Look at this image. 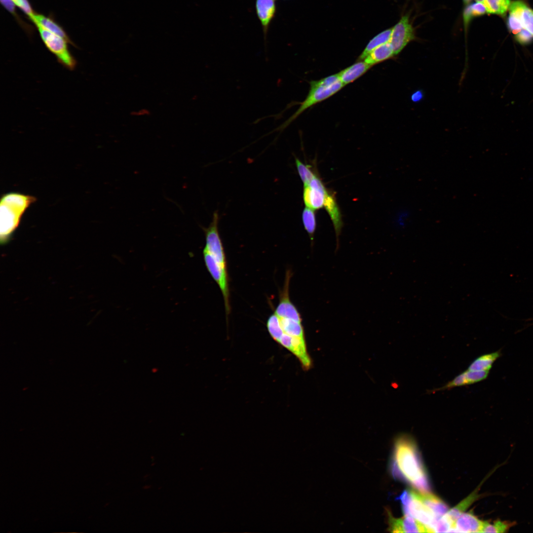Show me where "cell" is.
<instances>
[{
  "mask_svg": "<svg viewBox=\"0 0 533 533\" xmlns=\"http://www.w3.org/2000/svg\"><path fill=\"white\" fill-rule=\"evenodd\" d=\"M484 523L473 513L463 512L456 520L455 527L459 533H481Z\"/></svg>",
  "mask_w": 533,
  "mask_h": 533,
  "instance_id": "obj_13",
  "label": "cell"
},
{
  "mask_svg": "<svg viewBox=\"0 0 533 533\" xmlns=\"http://www.w3.org/2000/svg\"><path fill=\"white\" fill-rule=\"evenodd\" d=\"M411 220V212L408 209H401L396 214L395 221L400 228H404L407 226Z\"/></svg>",
  "mask_w": 533,
  "mask_h": 533,
  "instance_id": "obj_26",
  "label": "cell"
},
{
  "mask_svg": "<svg viewBox=\"0 0 533 533\" xmlns=\"http://www.w3.org/2000/svg\"><path fill=\"white\" fill-rule=\"evenodd\" d=\"M484 4L488 13L504 16L510 5V0H484Z\"/></svg>",
  "mask_w": 533,
  "mask_h": 533,
  "instance_id": "obj_23",
  "label": "cell"
},
{
  "mask_svg": "<svg viewBox=\"0 0 533 533\" xmlns=\"http://www.w3.org/2000/svg\"><path fill=\"white\" fill-rule=\"evenodd\" d=\"M388 530L391 533H432L424 524L410 515L395 518L387 510Z\"/></svg>",
  "mask_w": 533,
  "mask_h": 533,
  "instance_id": "obj_8",
  "label": "cell"
},
{
  "mask_svg": "<svg viewBox=\"0 0 533 533\" xmlns=\"http://www.w3.org/2000/svg\"><path fill=\"white\" fill-rule=\"evenodd\" d=\"M372 67L363 60H358L337 74L342 82L345 85L362 76Z\"/></svg>",
  "mask_w": 533,
  "mask_h": 533,
  "instance_id": "obj_15",
  "label": "cell"
},
{
  "mask_svg": "<svg viewBox=\"0 0 533 533\" xmlns=\"http://www.w3.org/2000/svg\"><path fill=\"white\" fill-rule=\"evenodd\" d=\"M478 491L479 489L477 488L457 505L449 510L445 515L455 524V521L458 517L481 496L479 495Z\"/></svg>",
  "mask_w": 533,
  "mask_h": 533,
  "instance_id": "obj_18",
  "label": "cell"
},
{
  "mask_svg": "<svg viewBox=\"0 0 533 533\" xmlns=\"http://www.w3.org/2000/svg\"><path fill=\"white\" fill-rule=\"evenodd\" d=\"M423 97V94L422 91L418 90L415 92L411 96L412 100L415 102H419Z\"/></svg>",
  "mask_w": 533,
  "mask_h": 533,
  "instance_id": "obj_29",
  "label": "cell"
},
{
  "mask_svg": "<svg viewBox=\"0 0 533 533\" xmlns=\"http://www.w3.org/2000/svg\"><path fill=\"white\" fill-rule=\"evenodd\" d=\"M392 32V27L387 29L370 40L358 58V60H363L369 54L378 46L389 41Z\"/></svg>",
  "mask_w": 533,
  "mask_h": 533,
  "instance_id": "obj_19",
  "label": "cell"
},
{
  "mask_svg": "<svg viewBox=\"0 0 533 533\" xmlns=\"http://www.w3.org/2000/svg\"><path fill=\"white\" fill-rule=\"evenodd\" d=\"M501 356V352L496 351L482 355L475 359L469 365L468 370L471 371H490L493 363Z\"/></svg>",
  "mask_w": 533,
  "mask_h": 533,
  "instance_id": "obj_17",
  "label": "cell"
},
{
  "mask_svg": "<svg viewBox=\"0 0 533 533\" xmlns=\"http://www.w3.org/2000/svg\"><path fill=\"white\" fill-rule=\"evenodd\" d=\"M476 2H482L484 0H475Z\"/></svg>",
  "mask_w": 533,
  "mask_h": 533,
  "instance_id": "obj_31",
  "label": "cell"
},
{
  "mask_svg": "<svg viewBox=\"0 0 533 533\" xmlns=\"http://www.w3.org/2000/svg\"><path fill=\"white\" fill-rule=\"evenodd\" d=\"M517 2L519 15L522 26L533 37V10L521 0H517Z\"/></svg>",
  "mask_w": 533,
  "mask_h": 533,
  "instance_id": "obj_21",
  "label": "cell"
},
{
  "mask_svg": "<svg viewBox=\"0 0 533 533\" xmlns=\"http://www.w3.org/2000/svg\"><path fill=\"white\" fill-rule=\"evenodd\" d=\"M410 491L414 496L429 508L438 518L449 510L448 505L443 500L429 492L424 493L412 490Z\"/></svg>",
  "mask_w": 533,
  "mask_h": 533,
  "instance_id": "obj_11",
  "label": "cell"
},
{
  "mask_svg": "<svg viewBox=\"0 0 533 533\" xmlns=\"http://www.w3.org/2000/svg\"><path fill=\"white\" fill-rule=\"evenodd\" d=\"M489 371H471L467 370L455 377L444 386L429 391L435 393L437 391L449 390L456 387L469 385L485 380L488 376Z\"/></svg>",
  "mask_w": 533,
  "mask_h": 533,
  "instance_id": "obj_9",
  "label": "cell"
},
{
  "mask_svg": "<svg viewBox=\"0 0 533 533\" xmlns=\"http://www.w3.org/2000/svg\"><path fill=\"white\" fill-rule=\"evenodd\" d=\"M327 190L318 176L314 178L309 185L304 186L303 199L306 207L313 210L324 207Z\"/></svg>",
  "mask_w": 533,
  "mask_h": 533,
  "instance_id": "obj_7",
  "label": "cell"
},
{
  "mask_svg": "<svg viewBox=\"0 0 533 533\" xmlns=\"http://www.w3.org/2000/svg\"><path fill=\"white\" fill-rule=\"evenodd\" d=\"M333 223L337 237V246L339 236L343 227L342 215L339 207L333 193L327 190L324 205Z\"/></svg>",
  "mask_w": 533,
  "mask_h": 533,
  "instance_id": "obj_12",
  "label": "cell"
},
{
  "mask_svg": "<svg viewBox=\"0 0 533 533\" xmlns=\"http://www.w3.org/2000/svg\"><path fill=\"white\" fill-rule=\"evenodd\" d=\"M516 524L515 521H502L499 519L495 520L493 523L484 521L481 533H507Z\"/></svg>",
  "mask_w": 533,
  "mask_h": 533,
  "instance_id": "obj_22",
  "label": "cell"
},
{
  "mask_svg": "<svg viewBox=\"0 0 533 533\" xmlns=\"http://www.w3.org/2000/svg\"><path fill=\"white\" fill-rule=\"evenodd\" d=\"M515 38L519 43L522 45H527L532 42L533 37L528 30L523 28L515 34Z\"/></svg>",
  "mask_w": 533,
  "mask_h": 533,
  "instance_id": "obj_27",
  "label": "cell"
},
{
  "mask_svg": "<svg viewBox=\"0 0 533 533\" xmlns=\"http://www.w3.org/2000/svg\"><path fill=\"white\" fill-rule=\"evenodd\" d=\"M391 472L395 478H402L420 492H429L425 471L417 446L411 436L403 434L396 439Z\"/></svg>",
  "mask_w": 533,
  "mask_h": 533,
  "instance_id": "obj_1",
  "label": "cell"
},
{
  "mask_svg": "<svg viewBox=\"0 0 533 533\" xmlns=\"http://www.w3.org/2000/svg\"><path fill=\"white\" fill-rule=\"evenodd\" d=\"M15 4L19 7L29 17L35 13L28 0H12Z\"/></svg>",
  "mask_w": 533,
  "mask_h": 533,
  "instance_id": "obj_28",
  "label": "cell"
},
{
  "mask_svg": "<svg viewBox=\"0 0 533 533\" xmlns=\"http://www.w3.org/2000/svg\"><path fill=\"white\" fill-rule=\"evenodd\" d=\"M486 8L482 2H476L465 6L463 12V21L465 30L470 21L475 17L486 13Z\"/></svg>",
  "mask_w": 533,
  "mask_h": 533,
  "instance_id": "obj_20",
  "label": "cell"
},
{
  "mask_svg": "<svg viewBox=\"0 0 533 533\" xmlns=\"http://www.w3.org/2000/svg\"><path fill=\"white\" fill-rule=\"evenodd\" d=\"M295 162L298 172L304 186L308 185L316 175V173L312 170L309 166L304 164L297 158H295Z\"/></svg>",
  "mask_w": 533,
  "mask_h": 533,
  "instance_id": "obj_25",
  "label": "cell"
},
{
  "mask_svg": "<svg viewBox=\"0 0 533 533\" xmlns=\"http://www.w3.org/2000/svg\"><path fill=\"white\" fill-rule=\"evenodd\" d=\"M398 499L401 501L404 514L411 515L434 533L433 528L438 518L429 508L414 496L410 490L405 491Z\"/></svg>",
  "mask_w": 533,
  "mask_h": 533,
  "instance_id": "obj_5",
  "label": "cell"
},
{
  "mask_svg": "<svg viewBox=\"0 0 533 533\" xmlns=\"http://www.w3.org/2000/svg\"><path fill=\"white\" fill-rule=\"evenodd\" d=\"M462 1H463V3L464 5H465V6H467V5L470 4V2L472 1V0H462Z\"/></svg>",
  "mask_w": 533,
  "mask_h": 533,
  "instance_id": "obj_30",
  "label": "cell"
},
{
  "mask_svg": "<svg viewBox=\"0 0 533 533\" xmlns=\"http://www.w3.org/2000/svg\"><path fill=\"white\" fill-rule=\"evenodd\" d=\"M29 18L36 25L40 26L48 31L64 38L70 44L75 46L63 28L51 17L35 12Z\"/></svg>",
  "mask_w": 533,
  "mask_h": 533,
  "instance_id": "obj_14",
  "label": "cell"
},
{
  "mask_svg": "<svg viewBox=\"0 0 533 533\" xmlns=\"http://www.w3.org/2000/svg\"><path fill=\"white\" fill-rule=\"evenodd\" d=\"M310 87L305 100L289 118L277 127L275 131H282L306 109L324 101L340 91L344 85L338 74L309 82Z\"/></svg>",
  "mask_w": 533,
  "mask_h": 533,
  "instance_id": "obj_3",
  "label": "cell"
},
{
  "mask_svg": "<svg viewBox=\"0 0 533 533\" xmlns=\"http://www.w3.org/2000/svg\"><path fill=\"white\" fill-rule=\"evenodd\" d=\"M36 198L17 192L3 195L0 200V242H8L16 229L22 215Z\"/></svg>",
  "mask_w": 533,
  "mask_h": 533,
  "instance_id": "obj_2",
  "label": "cell"
},
{
  "mask_svg": "<svg viewBox=\"0 0 533 533\" xmlns=\"http://www.w3.org/2000/svg\"><path fill=\"white\" fill-rule=\"evenodd\" d=\"M395 56L391 44L388 41L374 49L364 61L373 66L376 64L389 59Z\"/></svg>",
  "mask_w": 533,
  "mask_h": 533,
  "instance_id": "obj_16",
  "label": "cell"
},
{
  "mask_svg": "<svg viewBox=\"0 0 533 533\" xmlns=\"http://www.w3.org/2000/svg\"><path fill=\"white\" fill-rule=\"evenodd\" d=\"M302 218L305 229L312 241L316 227V216L314 210L306 207L302 212Z\"/></svg>",
  "mask_w": 533,
  "mask_h": 533,
  "instance_id": "obj_24",
  "label": "cell"
},
{
  "mask_svg": "<svg viewBox=\"0 0 533 533\" xmlns=\"http://www.w3.org/2000/svg\"><path fill=\"white\" fill-rule=\"evenodd\" d=\"M255 9L266 41L269 25L276 12L275 0H256Z\"/></svg>",
  "mask_w": 533,
  "mask_h": 533,
  "instance_id": "obj_10",
  "label": "cell"
},
{
  "mask_svg": "<svg viewBox=\"0 0 533 533\" xmlns=\"http://www.w3.org/2000/svg\"><path fill=\"white\" fill-rule=\"evenodd\" d=\"M36 26L45 45L56 56L59 63L68 70H74L77 63L69 49V42L64 38L48 31L40 26Z\"/></svg>",
  "mask_w": 533,
  "mask_h": 533,
  "instance_id": "obj_4",
  "label": "cell"
},
{
  "mask_svg": "<svg viewBox=\"0 0 533 533\" xmlns=\"http://www.w3.org/2000/svg\"><path fill=\"white\" fill-rule=\"evenodd\" d=\"M415 38V30L407 14L401 17L392 27L389 40L395 55H397L411 41Z\"/></svg>",
  "mask_w": 533,
  "mask_h": 533,
  "instance_id": "obj_6",
  "label": "cell"
}]
</instances>
